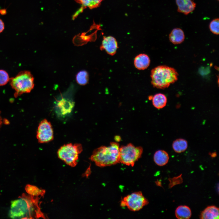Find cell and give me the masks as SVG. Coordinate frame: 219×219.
<instances>
[{"label":"cell","instance_id":"obj_1","mask_svg":"<svg viewBox=\"0 0 219 219\" xmlns=\"http://www.w3.org/2000/svg\"><path fill=\"white\" fill-rule=\"evenodd\" d=\"M41 197L23 193L12 201L9 216L12 218L46 219L41 211L39 201Z\"/></svg>","mask_w":219,"mask_h":219},{"label":"cell","instance_id":"obj_2","mask_svg":"<svg viewBox=\"0 0 219 219\" xmlns=\"http://www.w3.org/2000/svg\"><path fill=\"white\" fill-rule=\"evenodd\" d=\"M119 144L110 142L108 146H101L95 149L90 159L100 167L110 166L120 163Z\"/></svg>","mask_w":219,"mask_h":219},{"label":"cell","instance_id":"obj_3","mask_svg":"<svg viewBox=\"0 0 219 219\" xmlns=\"http://www.w3.org/2000/svg\"><path fill=\"white\" fill-rule=\"evenodd\" d=\"M178 74L174 68L166 65H160L151 71V83L158 89H164L176 82Z\"/></svg>","mask_w":219,"mask_h":219},{"label":"cell","instance_id":"obj_4","mask_svg":"<svg viewBox=\"0 0 219 219\" xmlns=\"http://www.w3.org/2000/svg\"><path fill=\"white\" fill-rule=\"evenodd\" d=\"M34 78L27 71L19 72L16 76L9 79L10 84L15 91L14 96L16 97L24 93L30 92L34 86Z\"/></svg>","mask_w":219,"mask_h":219},{"label":"cell","instance_id":"obj_5","mask_svg":"<svg viewBox=\"0 0 219 219\" xmlns=\"http://www.w3.org/2000/svg\"><path fill=\"white\" fill-rule=\"evenodd\" d=\"M83 150L82 144L69 143L61 146L58 150L57 155L59 158L71 167H75L78 163L79 155Z\"/></svg>","mask_w":219,"mask_h":219},{"label":"cell","instance_id":"obj_6","mask_svg":"<svg viewBox=\"0 0 219 219\" xmlns=\"http://www.w3.org/2000/svg\"><path fill=\"white\" fill-rule=\"evenodd\" d=\"M143 149L141 146L135 147L131 143L120 147V163L133 167L141 156Z\"/></svg>","mask_w":219,"mask_h":219},{"label":"cell","instance_id":"obj_7","mask_svg":"<svg viewBox=\"0 0 219 219\" xmlns=\"http://www.w3.org/2000/svg\"><path fill=\"white\" fill-rule=\"evenodd\" d=\"M148 203V200L142 193L138 191L124 197L121 200L120 206L122 207H127L130 211L135 212L140 210Z\"/></svg>","mask_w":219,"mask_h":219},{"label":"cell","instance_id":"obj_8","mask_svg":"<svg viewBox=\"0 0 219 219\" xmlns=\"http://www.w3.org/2000/svg\"><path fill=\"white\" fill-rule=\"evenodd\" d=\"M36 138L40 143H47L54 139V132L50 123L44 119L40 123L37 131Z\"/></svg>","mask_w":219,"mask_h":219},{"label":"cell","instance_id":"obj_9","mask_svg":"<svg viewBox=\"0 0 219 219\" xmlns=\"http://www.w3.org/2000/svg\"><path fill=\"white\" fill-rule=\"evenodd\" d=\"M118 48L117 42L114 37L110 36L103 37L100 47L101 50H104L108 54L113 55Z\"/></svg>","mask_w":219,"mask_h":219},{"label":"cell","instance_id":"obj_10","mask_svg":"<svg viewBox=\"0 0 219 219\" xmlns=\"http://www.w3.org/2000/svg\"><path fill=\"white\" fill-rule=\"evenodd\" d=\"M178 12L187 15L192 12L196 7L194 0H175Z\"/></svg>","mask_w":219,"mask_h":219},{"label":"cell","instance_id":"obj_11","mask_svg":"<svg viewBox=\"0 0 219 219\" xmlns=\"http://www.w3.org/2000/svg\"><path fill=\"white\" fill-rule=\"evenodd\" d=\"M150 60L148 56L144 54H140L134 58V64L135 67L138 70H144L149 66Z\"/></svg>","mask_w":219,"mask_h":219},{"label":"cell","instance_id":"obj_12","mask_svg":"<svg viewBox=\"0 0 219 219\" xmlns=\"http://www.w3.org/2000/svg\"><path fill=\"white\" fill-rule=\"evenodd\" d=\"M219 208L214 206L207 207L201 213L200 218L202 219H218Z\"/></svg>","mask_w":219,"mask_h":219},{"label":"cell","instance_id":"obj_13","mask_svg":"<svg viewBox=\"0 0 219 219\" xmlns=\"http://www.w3.org/2000/svg\"><path fill=\"white\" fill-rule=\"evenodd\" d=\"M185 37L184 32L181 29L175 28L171 31L169 38L170 41L172 43L178 44L184 41Z\"/></svg>","mask_w":219,"mask_h":219},{"label":"cell","instance_id":"obj_14","mask_svg":"<svg viewBox=\"0 0 219 219\" xmlns=\"http://www.w3.org/2000/svg\"><path fill=\"white\" fill-rule=\"evenodd\" d=\"M154 160L158 165L163 166L168 162L169 157L168 153L163 150H158L156 151L154 155Z\"/></svg>","mask_w":219,"mask_h":219},{"label":"cell","instance_id":"obj_15","mask_svg":"<svg viewBox=\"0 0 219 219\" xmlns=\"http://www.w3.org/2000/svg\"><path fill=\"white\" fill-rule=\"evenodd\" d=\"M175 215L177 218L179 219H188L191 216V211L188 206L180 205L176 208Z\"/></svg>","mask_w":219,"mask_h":219},{"label":"cell","instance_id":"obj_16","mask_svg":"<svg viewBox=\"0 0 219 219\" xmlns=\"http://www.w3.org/2000/svg\"><path fill=\"white\" fill-rule=\"evenodd\" d=\"M152 103L153 106L157 109L164 108L167 103V98L164 94L158 93L152 97Z\"/></svg>","mask_w":219,"mask_h":219},{"label":"cell","instance_id":"obj_17","mask_svg":"<svg viewBox=\"0 0 219 219\" xmlns=\"http://www.w3.org/2000/svg\"><path fill=\"white\" fill-rule=\"evenodd\" d=\"M172 147L174 151L177 153H180L185 151L188 147V143L186 140L178 139L173 142Z\"/></svg>","mask_w":219,"mask_h":219},{"label":"cell","instance_id":"obj_18","mask_svg":"<svg viewBox=\"0 0 219 219\" xmlns=\"http://www.w3.org/2000/svg\"><path fill=\"white\" fill-rule=\"evenodd\" d=\"M25 189L29 195L33 196L43 197L46 192L44 189H39L36 186L30 184L26 186Z\"/></svg>","mask_w":219,"mask_h":219},{"label":"cell","instance_id":"obj_19","mask_svg":"<svg viewBox=\"0 0 219 219\" xmlns=\"http://www.w3.org/2000/svg\"><path fill=\"white\" fill-rule=\"evenodd\" d=\"M76 80L77 83L80 85H86L89 80L88 72L85 70L79 71L76 75Z\"/></svg>","mask_w":219,"mask_h":219},{"label":"cell","instance_id":"obj_20","mask_svg":"<svg viewBox=\"0 0 219 219\" xmlns=\"http://www.w3.org/2000/svg\"><path fill=\"white\" fill-rule=\"evenodd\" d=\"M81 4L84 7H88L92 9L99 6L102 0H75Z\"/></svg>","mask_w":219,"mask_h":219},{"label":"cell","instance_id":"obj_21","mask_svg":"<svg viewBox=\"0 0 219 219\" xmlns=\"http://www.w3.org/2000/svg\"><path fill=\"white\" fill-rule=\"evenodd\" d=\"M209 29L214 34L218 35L219 33V19L216 18L213 20L209 24Z\"/></svg>","mask_w":219,"mask_h":219},{"label":"cell","instance_id":"obj_22","mask_svg":"<svg viewBox=\"0 0 219 219\" xmlns=\"http://www.w3.org/2000/svg\"><path fill=\"white\" fill-rule=\"evenodd\" d=\"M9 79L7 72L3 70H0V86L6 85L9 81Z\"/></svg>","mask_w":219,"mask_h":219},{"label":"cell","instance_id":"obj_23","mask_svg":"<svg viewBox=\"0 0 219 219\" xmlns=\"http://www.w3.org/2000/svg\"><path fill=\"white\" fill-rule=\"evenodd\" d=\"M5 29V24L2 20L0 19V33L2 32Z\"/></svg>","mask_w":219,"mask_h":219},{"label":"cell","instance_id":"obj_24","mask_svg":"<svg viewBox=\"0 0 219 219\" xmlns=\"http://www.w3.org/2000/svg\"><path fill=\"white\" fill-rule=\"evenodd\" d=\"M7 13V10L5 9H0V14L2 15H5Z\"/></svg>","mask_w":219,"mask_h":219},{"label":"cell","instance_id":"obj_25","mask_svg":"<svg viewBox=\"0 0 219 219\" xmlns=\"http://www.w3.org/2000/svg\"><path fill=\"white\" fill-rule=\"evenodd\" d=\"M210 155L211 156L212 158H214L216 156H217V154L216 152H213L211 153Z\"/></svg>","mask_w":219,"mask_h":219},{"label":"cell","instance_id":"obj_26","mask_svg":"<svg viewBox=\"0 0 219 219\" xmlns=\"http://www.w3.org/2000/svg\"><path fill=\"white\" fill-rule=\"evenodd\" d=\"M2 119L1 116L0 112V127L1 125L2 124Z\"/></svg>","mask_w":219,"mask_h":219},{"label":"cell","instance_id":"obj_27","mask_svg":"<svg viewBox=\"0 0 219 219\" xmlns=\"http://www.w3.org/2000/svg\"><path fill=\"white\" fill-rule=\"evenodd\" d=\"M116 137H115V139L117 141H120V137L119 136H117Z\"/></svg>","mask_w":219,"mask_h":219},{"label":"cell","instance_id":"obj_28","mask_svg":"<svg viewBox=\"0 0 219 219\" xmlns=\"http://www.w3.org/2000/svg\"></svg>","mask_w":219,"mask_h":219}]
</instances>
